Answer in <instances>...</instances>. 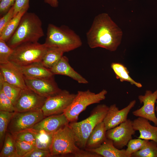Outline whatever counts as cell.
Returning <instances> with one entry per match:
<instances>
[{"label": "cell", "instance_id": "29", "mask_svg": "<svg viewBox=\"0 0 157 157\" xmlns=\"http://www.w3.org/2000/svg\"><path fill=\"white\" fill-rule=\"evenodd\" d=\"M1 89L14 105L22 89L5 81L0 87Z\"/></svg>", "mask_w": 157, "mask_h": 157}, {"label": "cell", "instance_id": "5", "mask_svg": "<svg viewBox=\"0 0 157 157\" xmlns=\"http://www.w3.org/2000/svg\"><path fill=\"white\" fill-rule=\"evenodd\" d=\"M47 48L44 43L38 42L22 43L13 49L9 61L19 67L40 63Z\"/></svg>", "mask_w": 157, "mask_h": 157}, {"label": "cell", "instance_id": "43", "mask_svg": "<svg viewBox=\"0 0 157 157\" xmlns=\"http://www.w3.org/2000/svg\"><path fill=\"white\" fill-rule=\"evenodd\" d=\"M1 0H0V1H1Z\"/></svg>", "mask_w": 157, "mask_h": 157}, {"label": "cell", "instance_id": "31", "mask_svg": "<svg viewBox=\"0 0 157 157\" xmlns=\"http://www.w3.org/2000/svg\"><path fill=\"white\" fill-rule=\"evenodd\" d=\"M15 145L16 152L18 157H24L35 147V146L32 143L15 140Z\"/></svg>", "mask_w": 157, "mask_h": 157}, {"label": "cell", "instance_id": "26", "mask_svg": "<svg viewBox=\"0 0 157 157\" xmlns=\"http://www.w3.org/2000/svg\"><path fill=\"white\" fill-rule=\"evenodd\" d=\"M15 142L12 135L7 132L1 150L0 157H18L16 152Z\"/></svg>", "mask_w": 157, "mask_h": 157}, {"label": "cell", "instance_id": "9", "mask_svg": "<svg viewBox=\"0 0 157 157\" xmlns=\"http://www.w3.org/2000/svg\"><path fill=\"white\" fill-rule=\"evenodd\" d=\"M76 94L71 93L66 90L47 98L41 110L45 117L63 113L71 104Z\"/></svg>", "mask_w": 157, "mask_h": 157}, {"label": "cell", "instance_id": "19", "mask_svg": "<svg viewBox=\"0 0 157 157\" xmlns=\"http://www.w3.org/2000/svg\"><path fill=\"white\" fill-rule=\"evenodd\" d=\"M104 157H131L126 149H119L114 145L113 141L107 138L99 147L92 149H85Z\"/></svg>", "mask_w": 157, "mask_h": 157}, {"label": "cell", "instance_id": "13", "mask_svg": "<svg viewBox=\"0 0 157 157\" xmlns=\"http://www.w3.org/2000/svg\"><path fill=\"white\" fill-rule=\"evenodd\" d=\"M53 76L37 79L24 78L25 81L28 88L39 95L47 98L56 94L61 90Z\"/></svg>", "mask_w": 157, "mask_h": 157}, {"label": "cell", "instance_id": "32", "mask_svg": "<svg viewBox=\"0 0 157 157\" xmlns=\"http://www.w3.org/2000/svg\"><path fill=\"white\" fill-rule=\"evenodd\" d=\"M13 51L6 42L0 39V64L7 63L9 62V58Z\"/></svg>", "mask_w": 157, "mask_h": 157}, {"label": "cell", "instance_id": "41", "mask_svg": "<svg viewBox=\"0 0 157 157\" xmlns=\"http://www.w3.org/2000/svg\"><path fill=\"white\" fill-rule=\"evenodd\" d=\"M156 106L155 107V111L157 113V100L156 102Z\"/></svg>", "mask_w": 157, "mask_h": 157}, {"label": "cell", "instance_id": "37", "mask_svg": "<svg viewBox=\"0 0 157 157\" xmlns=\"http://www.w3.org/2000/svg\"><path fill=\"white\" fill-rule=\"evenodd\" d=\"M51 156L49 151L45 150L35 147L24 157H48Z\"/></svg>", "mask_w": 157, "mask_h": 157}, {"label": "cell", "instance_id": "35", "mask_svg": "<svg viewBox=\"0 0 157 157\" xmlns=\"http://www.w3.org/2000/svg\"><path fill=\"white\" fill-rule=\"evenodd\" d=\"M14 8L13 6L0 19V34L14 17Z\"/></svg>", "mask_w": 157, "mask_h": 157}, {"label": "cell", "instance_id": "39", "mask_svg": "<svg viewBox=\"0 0 157 157\" xmlns=\"http://www.w3.org/2000/svg\"><path fill=\"white\" fill-rule=\"evenodd\" d=\"M73 155L75 157H102L95 153L81 149Z\"/></svg>", "mask_w": 157, "mask_h": 157}, {"label": "cell", "instance_id": "21", "mask_svg": "<svg viewBox=\"0 0 157 157\" xmlns=\"http://www.w3.org/2000/svg\"><path fill=\"white\" fill-rule=\"evenodd\" d=\"M107 131L103 121L97 124L89 135L85 149H94L99 147L107 138Z\"/></svg>", "mask_w": 157, "mask_h": 157}, {"label": "cell", "instance_id": "38", "mask_svg": "<svg viewBox=\"0 0 157 157\" xmlns=\"http://www.w3.org/2000/svg\"><path fill=\"white\" fill-rule=\"evenodd\" d=\"M16 0H1L0 3V15L2 16L14 5Z\"/></svg>", "mask_w": 157, "mask_h": 157}, {"label": "cell", "instance_id": "24", "mask_svg": "<svg viewBox=\"0 0 157 157\" xmlns=\"http://www.w3.org/2000/svg\"><path fill=\"white\" fill-rule=\"evenodd\" d=\"M111 67L115 73L116 78L119 79L121 82H129L138 88L142 87V85L140 83L135 81L131 77L127 69L123 64L119 63H113L111 65Z\"/></svg>", "mask_w": 157, "mask_h": 157}, {"label": "cell", "instance_id": "33", "mask_svg": "<svg viewBox=\"0 0 157 157\" xmlns=\"http://www.w3.org/2000/svg\"><path fill=\"white\" fill-rule=\"evenodd\" d=\"M0 111L15 112L13 103L1 89L0 90Z\"/></svg>", "mask_w": 157, "mask_h": 157}, {"label": "cell", "instance_id": "15", "mask_svg": "<svg viewBox=\"0 0 157 157\" xmlns=\"http://www.w3.org/2000/svg\"><path fill=\"white\" fill-rule=\"evenodd\" d=\"M0 73L5 81L22 89L28 88L20 67L13 63L9 61L0 64Z\"/></svg>", "mask_w": 157, "mask_h": 157}, {"label": "cell", "instance_id": "27", "mask_svg": "<svg viewBox=\"0 0 157 157\" xmlns=\"http://www.w3.org/2000/svg\"><path fill=\"white\" fill-rule=\"evenodd\" d=\"M15 112L0 111V150L3 145L9 123Z\"/></svg>", "mask_w": 157, "mask_h": 157}, {"label": "cell", "instance_id": "36", "mask_svg": "<svg viewBox=\"0 0 157 157\" xmlns=\"http://www.w3.org/2000/svg\"><path fill=\"white\" fill-rule=\"evenodd\" d=\"M29 0H16L14 5V17L22 10H27L29 7Z\"/></svg>", "mask_w": 157, "mask_h": 157}, {"label": "cell", "instance_id": "18", "mask_svg": "<svg viewBox=\"0 0 157 157\" xmlns=\"http://www.w3.org/2000/svg\"><path fill=\"white\" fill-rule=\"evenodd\" d=\"M148 120L138 117L133 121V129L139 132L138 138L153 140L157 143V126L150 124Z\"/></svg>", "mask_w": 157, "mask_h": 157}, {"label": "cell", "instance_id": "10", "mask_svg": "<svg viewBox=\"0 0 157 157\" xmlns=\"http://www.w3.org/2000/svg\"><path fill=\"white\" fill-rule=\"evenodd\" d=\"M47 99L28 88L22 89L14 105L15 112H23L41 110Z\"/></svg>", "mask_w": 157, "mask_h": 157}, {"label": "cell", "instance_id": "1", "mask_svg": "<svg viewBox=\"0 0 157 157\" xmlns=\"http://www.w3.org/2000/svg\"><path fill=\"white\" fill-rule=\"evenodd\" d=\"M122 35V30L106 13L95 17L86 33L87 43L90 48L101 47L111 51L117 49Z\"/></svg>", "mask_w": 157, "mask_h": 157}, {"label": "cell", "instance_id": "11", "mask_svg": "<svg viewBox=\"0 0 157 157\" xmlns=\"http://www.w3.org/2000/svg\"><path fill=\"white\" fill-rule=\"evenodd\" d=\"M135 133L133 126V121L128 119L119 125L107 130L106 136L107 138L113 141L116 148L121 149L127 146Z\"/></svg>", "mask_w": 157, "mask_h": 157}, {"label": "cell", "instance_id": "4", "mask_svg": "<svg viewBox=\"0 0 157 157\" xmlns=\"http://www.w3.org/2000/svg\"><path fill=\"white\" fill-rule=\"evenodd\" d=\"M109 107L105 104L98 105L86 119L79 122L69 123V125L75 136L76 145L79 148L85 149L89 135L95 127L103 121Z\"/></svg>", "mask_w": 157, "mask_h": 157}, {"label": "cell", "instance_id": "12", "mask_svg": "<svg viewBox=\"0 0 157 157\" xmlns=\"http://www.w3.org/2000/svg\"><path fill=\"white\" fill-rule=\"evenodd\" d=\"M138 99L143 105L140 108L132 112L133 114L137 117L145 118L152 122L157 126V117L155 114V104L157 100V89L153 92L150 90H147L144 95H140Z\"/></svg>", "mask_w": 157, "mask_h": 157}, {"label": "cell", "instance_id": "7", "mask_svg": "<svg viewBox=\"0 0 157 157\" xmlns=\"http://www.w3.org/2000/svg\"><path fill=\"white\" fill-rule=\"evenodd\" d=\"M80 149L76 145L75 135L69 124L54 133L50 149L51 156L73 155Z\"/></svg>", "mask_w": 157, "mask_h": 157}, {"label": "cell", "instance_id": "28", "mask_svg": "<svg viewBox=\"0 0 157 157\" xmlns=\"http://www.w3.org/2000/svg\"><path fill=\"white\" fill-rule=\"evenodd\" d=\"M132 157H157V143L153 140L148 141L141 150L131 155Z\"/></svg>", "mask_w": 157, "mask_h": 157}, {"label": "cell", "instance_id": "22", "mask_svg": "<svg viewBox=\"0 0 157 157\" xmlns=\"http://www.w3.org/2000/svg\"><path fill=\"white\" fill-rule=\"evenodd\" d=\"M33 134L35 138V147L50 151L54 133H50L42 130L28 129Z\"/></svg>", "mask_w": 157, "mask_h": 157}, {"label": "cell", "instance_id": "17", "mask_svg": "<svg viewBox=\"0 0 157 157\" xmlns=\"http://www.w3.org/2000/svg\"><path fill=\"white\" fill-rule=\"evenodd\" d=\"M49 69L54 75L60 74L68 76L79 83L87 84L88 83L85 78L71 66L68 59L66 56H63L60 60Z\"/></svg>", "mask_w": 157, "mask_h": 157}, {"label": "cell", "instance_id": "14", "mask_svg": "<svg viewBox=\"0 0 157 157\" xmlns=\"http://www.w3.org/2000/svg\"><path fill=\"white\" fill-rule=\"evenodd\" d=\"M136 100L131 101L123 108L119 110L116 104L111 105L103 122L107 130L113 128L126 121L131 110L135 106Z\"/></svg>", "mask_w": 157, "mask_h": 157}, {"label": "cell", "instance_id": "3", "mask_svg": "<svg viewBox=\"0 0 157 157\" xmlns=\"http://www.w3.org/2000/svg\"><path fill=\"white\" fill-rule=\"evenodd\" d=\"M44 44L47 47L58 48L65 53L79 48L82 43L80 37L68 27H59L50 24L47 27Z\"/></svg>", "mask_w": 157, "mask_h": 157}, {"label": "cell", "instance_id": "6", "mask_svg": "<svg viewBox=\"0 0 157 157\" xmlns=\"http://www.w3.org/2000/svg\"><path fill=\"white\" fill-rule=\"evenodd\" d=\"M107 91L103 89L97 93L87 90L78 91L73 101L63 113L69 122L77 121L79 114L89 106L105 99Z\"/></svg>", "mask_w": 157, "mask_h": 157}, {"label": "cell", "instance_id": "23", "mask_svg": "<svg viewBox=\"0 0 157 157\" xmlns=\"http://www.w3.org/2000/svg\"><path fill=\"white\" fill-rule=\"evenodd\" d=\"M64 53L62 50L57 47H47L40 63L43 66L49 69L60 60Z\"/></svg>", "mask_w": 157, "mask_h": 157}, {"label": "cell", "instance_id": "8", "mask_svg": "<svg viewBox=\"0 0 157 157\" xmlns=\"http://www.w3.org/2000/svg\"><path fill=\"white\" fill-rule=\"evenodd\" d=\"M45 117L41 110L15 112L9 123L7 132L13 135L30 129Z\"/></svg>", "mask_w": 157, "mask_h": 157}, {"label": "cell", "instance_id": "25", "mask_svg": "<svg viewBox=\"0 0 157 157\" xmlns=\"http://www.w3.org/2000/svg\"><path fill=\"white\" fill-rule=\"evenodd\" d=\"M27 11L22 10L13 17L0 34V39L7 42L17 28L22 16Z\"/></svg>", "mask_w": 157, "mask_h": 157}, {"label": "cell", "instance_id": "30", "mask_svg": "<svg viewBox=\"0 0 157 157\" xmlns=\"http://www.w3.org/2000/svg\"><path fill=\"white\" fill-rule=\"evenodd\" d=\"M148 140L138 138L131 139L127 145V148L126 149L127 153L131 157V154L142 149Z\"/></svg>", "mask_w": 157, "mask_h": 157}, {"label": "cell", "instance_id": "42", "mask_svg": "<svg viewBox=\"0 0 157 157\" xmlns=\"http://www.w3.org/2000/svg\"><path fill=\"white\" fill-rule=\"evenodd\" d=\"M129 0V1H131V0Z\"/></svg>", "mask_w": 157, "mask_h": 157}, {"label": "cell", "instance_id": "2", "mask_svg": "<svg viewBox=\"0 0 157 157\" xmlns=\"http://www.w3.org/2000/svg\"><path fill=\"white\" fill-rule=\"evenodd\" d=\"M42 24L41 20L36 14L26 12L7 44L13 49L24 43L38 42L44 35Z\"/></svg>", "mask_w": 157, "mask_h": 157}, {"label": "cell", "instance_id": "16", "mask_svg": "<svg viewBox=\"0 0 157 157\" xmlns=\"http://www.w3.org/2000/svg\"><path fill=\"white\" fill-rule=\"evenodd\" d=\"M64 113L45 117L35 124L31 129L42 130L50 133H54L69 124Z\"/></svg>", "mask_w": 157, "mask_h": 157}, {"label": "cell", "instance_id": "40", "mask_svg": "<svg viewBox=\"0 0 157 157\" xmlns=\"http://www.w3.org/2000/svg\"><path fill=\"white\" fill-rule=\"evenodd\" d=\"M45 3L49 4L51 6L56 7L58 6V0H44Z\"/></svg>", "mask_w": 157, "mask_h": 157}, {"label": "cell", "instance_id": "20", "mask_svg": "<svg viewBox=\"0 0 157 157\" xmlns=\"http://www.w3.org/2000/svg\"><path fill=\"white\" fill-rule=\"evenodd\" d=\"M25 78L37 79L50 77L54 74L40 63L19 67Z\"/></svg>", "mask_w": 157, "mask_h": 157}, {"label": "cell", "instance_id": "34", "mask_svg": "<svg viewBox=\"0 0 157 157\" xmlns=\"http://www.w3.org/2000/svg\"><path fill=\"white\" fill-rule=\"evenodd\" d=\"M15 140L29 142L35 146V138L33 134L28 129L12 135Z\"/></svg>", "mask_w": 157, "mask_h": 157}]
</instances>
